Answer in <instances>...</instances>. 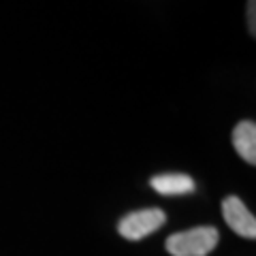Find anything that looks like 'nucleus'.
I'll return each instance as SVG.
<instances>
[{
    "label": "nucleus",
    "instance_id": "1",
    "mask_svg": "<svg viewBox=\"0 0 256 256\" xmlns=\"http://www.w3.org/2000/svg\"><path fill=\"white\" fill-rule=\"evenodd\" d=\"M218 228L214 226H196L182 233H173L166 239V252L171 256H207L218 246Z\"/></svg>",
    "mask_w": 256,
    "mask_h": 256
},
{
    "label": "nucleus",
    "instance_id": "2",
    "mask_svg": "<svg viewBox=\"0 0 256 256\" xmlns=\"http://www.w3.org/2000/svg\"><path fill=\"white\" fill-rule=\"evenodd\" d=\"M166 214L158 207H150V210H139L132 214H126L122 220L118 222V233L128 242H139V239L156 233L160 226H164Z\"/></svg>",
    "mask_w": 256,
    "mask_h": 256
},
{
    "label": "nucleus",
    "instance_id": "3",
    "mask_svg": "<svg viewBox=\"0 0 256 256\" xmlns=\"http://www.w3.org/2000/svg\"><path fill=\"white\" fill-rule=\"evenodd\" d=\"M222 216H224V222H226L239 237H246V239L256 237V220L239 196L230 194V196L224 198L222 201Z\"/></svg>",
    "mask_w": 256,
    "mask_h": 256
},
{
    "label": "nucleus",
    "instance_id": "4",
    "mask_svg": "<svg viewBox=\"0 0 256 256\" xmlns=\"http://www.w3.org/2000/svg\"><path fill=\"white\" fill-rule=\"evenodd\" d=\"M152 188L164 196H182V194H190L194 192V180L190 175L184 173H162V175H154L152 178Z\"/></svg>",
    "mask_w": 256,
    "mask_h": 256
},
{
    "label": "nucleus",
    "instance_id": "5",
    "mask_svg": "<svg viewBox=\"0 0 256 256\" xmlns=\"http://www.w3.org/2000/svg\"><path fill=\"white\" fill-rule=\"evenodd\" d=\"M233 146L248 164H256V124L252 120H244L235 126Z\"/></svg>",
    "mask_w": 256,
    "mask_h": 256
},
{
    "label": "nucleus",
    "instance_id": "6",
    "mask_svg": "<svg viewBox=\"0 0 256 256\" xmlns=\"http://www.w3.org/2000/svg\"><path fill=\"white\" fill-rule=\"evenodd\" d=\"M246 22H248V32L254 36L256 34V0H248L246 6Z\"/></svg>",
    "mask_w": 256,
    "mask_h": 256
}]
</instances>
